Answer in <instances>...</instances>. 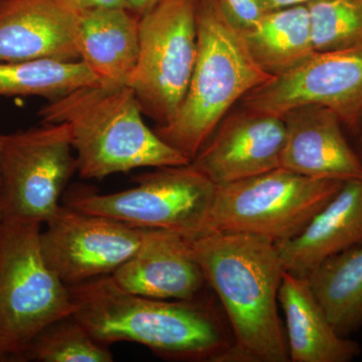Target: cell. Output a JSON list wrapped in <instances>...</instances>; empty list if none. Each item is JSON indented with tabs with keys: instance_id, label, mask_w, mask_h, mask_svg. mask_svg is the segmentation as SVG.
<instances>
[{
	"instance_id": "cell-1",
	"label": "cell",
	"mask_w": 362,
	"mask_h": 362,
	"mask_svg": "<svg viewBox=\"0 0 362 362\" xmlns=\"http://www.w3.org/2000/svg\"><path fill=\"white\" fill-rule=\"evenodd\" d=\"M188 240L232 329L221 362L290 361L277 307L285 269L275 242L214 230Z\"/></svg>"
},
{
	"instance_id": "cell-2",
	"label": "cell",
	"mask_w": 362,
	"mask_h": 362,
	"mask_svg": "<svg viewBox=\"0 0 362 362\" xmlns=\"http://www.w3.org/2000/svg\"><path fill=\"white\" fill-rule=\"evenodd\" d=\"M73 316L107 345L134 342L168 361L221 362L232 345L213 303L153 299L124 291L111 275L69 286Z\"/></svg>"
},
{
	"instance_id": "cell-3",
	"label": "cell",
	"mask_w": 362,
	"mask_h": 362,
	"mask_svg": "<svg viewBox=\"0 0 362 362\" xmlns=\"http://www.w3.org/2000/svg\"><path fill=\"white\" fill-rule=\"evenodd\" d=\"M143 115L128 86H85L40 111L44 123L68 124L78 171L86 180L189 164L187 157L150 129Z\"/></svg>"
},
{
	"instance_id": "cell-4",
	"label": "cell",
	"mask_w": 362,
	"mask_h": 362,
	"mask_svg": "<svg viewBox=\"0 0 362 362\" xmlns=\"http://www.w3.org/2000/svg\"><path fill=\"white\" fill-rule=\"evenodd\" d=\"M273 78L252 58L218 0H197V54L187 94L175 119L154 131L192 161L233 105Z\"/></svg>"
},
{
	"instance_id": "cell-5",
	"label": "cell",
	"mask_w": 362,
	"mask_h": 362,
	"mask_svg": "<svg viewBox=\"0 0 362 362\" xmlns=\"http://www.w3.org/2000/svg\"><path fill=\"white\" fill-rule=\"evenodd\" d=\"M40 233L35 221H0V341L9 361H18L40 331L74 312L70 288L45 261Z\"/></svg>"
},
{
	"instance_id": "cell-6",
	"label": "cell",
	"mask_w": 362,
	"mask_h": 362,
	"mask_svg": "<svg viewBox=\"0 0 362 362\" xmlns=\"http://www.w3.org/2000/svg\"><path fill=\"white\" fill-rule=\"evenodd\" d=\"M343 181L277 168L216 187L209 230L249 233L275 243L293 239L337 194Z\"/></svg>"
},
{
	"instance_id": "cell-7",
	"label": "cell",
	"mask_w": 362,
	"mask_h": 362,
	"mask_svg": "<svg viewBox=\"0 0 362 362\" xmlns=\"http://www.w3.org/2000/svg\"><path fill=\"white\" fill-rule=\"evenodd\" d=\"M137 185L114 194L77 192L65 206L149 230L194 238L211 232L216 185L192 164L156 168L134 177Z\"/></svg>"
},
{
	"instance_id": "cell-8",
	"label": "cell",
	"mask_w": 362,
	"mask_h": 362,
	"mask_svg": "<svg viewBox=\"0 0 362 362\" xmlns=\"http://www.w3.org/2000/svg\"><path fill=\"white\" fill-rule=\"evenodd\" d=\"M197 54V0H160L139 18V52L128 82L156 127L180 110Z\"/></svg>"
},
{
	"instance_id": "cell-9",
	"label": "cell",
	"mask_w": 362,
	"mask_h": 362,
	"mask_svg": "<svg viewBox=\"0 0 362 362\" xmlns=\"http://www.w3.org/2000/svg\"><path fill=\"white\" fill-rule=\"evenodd\" d=\"M68 124L2 135L0 211L2 216L47 223L57 214L69 180L78 171Z\"/></svg>"
},
{
	"instance_id": "cell-10",
	"label": "cell",
	"mask_w": 362,
	"mask_h": 362,
	"mask_svg": "<svg viewBox=\"0 0 362 362\" xmlns=\"http://www.w3.org/2000/svg\"><path fill=\"white\" fill-rule=\"evenodd\" d=\"M240 101L247 110L279 117L297 107L319 105L334 112L343 126L356 129L362 121V45L315 52Z\"/></svg>"
},
{
	"instance_id": "cell-11",
	"label": "cell",
	"mask_w": 362,
	"mask_h": 362,
	"mask_svg": "<svg viewBox=\"0 0 362 362\" xmlns=\"http://www.w3.org/2000/svg\"><path fill=\"white\" fill-rule=\"evenodd\" d=\"M45 225L42 254L66 286L112 275L138 252L149 230L66 206Z\"/></svg>"
},
{
	"instance_id": "cell-12",
	"label": "cell",
	"mask_w": 362,
	"mask_h": 362,
	"mask_svg": "<svg viewBox=\"0 0 362 362\" xmlns=\"http://www.w3.org/2000/svg\"><path fill=\"white\" fill-rule=\"evenodd\" d=\"M286 128L282 117L247 110L228 114L190 161L216 187L280 168Z\"/></svg>"
},
{
	"instance_id": "cell-13",
	"label": "cell",
	"mask_w": 362,
	"mask_h": 362,
	"mask_svg": "<svg viewBox=\"0 0 362 362\" xmlns=\"http://www.w3.org/2000/svg\"><path fill=\"white\" fill-rule=\"evenodd\" d=\"M73 0H0V62L81 61Z\"/></svg>"
},
{
	"instance_id": "cell-14",
	"label": "cell",
	"mask_w": 362,
	"mask_h": 362,
	"mask_svg": "<svg viewBox=\"0 0 362 362\" xmlns=\"http://www.w3.org/2000/svg\"><path fill=\"white\" fill-rule=\"evenodd\" d=\"M111 277L124 291L153 299L192 301L209 287L188 238L166 230H148L138 252Z\"/></svg>"
},
{
	"instance_id": "cell-15",
	"label": "cell",
	"mask_w": 362,
	"mask_h": 362,
	"mask_svg": "<svg viewBox=\"0 0 362 362\" xmlns=\"http://www.w3.org/2000/svg\"><path fill=\"white\" fill-rule=\"evenodd\" d=\"M286 128L281 166L322 180H362V161L343 133L334 112L305 105L282 116Z\"/></svg>"
},
{
	"instance_id": "cell-16",
	"label": "cell",
	"mask_w": 362,
	"mask_h": 362,
	"mask_svg": "<svg viewBox=\"0 0 362 362\" xmlns=\"http://www.w3.org/2000/svg\"><path fill=\"white\" fill-rule=\"evenodd\" d=\"M361 243L362 180H350L299 235L275 244L285 271L308 277L325 259Z\"/></svg>"
},
{
	"instance_id": "cell-17",
	"label": "cell",
	"mask_w": 362,
	"mask_h": 362,
	"mask_svg": "<svg viewBox=\"0 0 362 362\" xmlns=\"http://www.w3.org/2000/svg\"><path fill=\"white\" fill-rule=\"evenodd\" d=\"M278 302L285 314L290 361L350 362L361 354L358 343L338 334L308 278L285 271Z\"/></svg>"
},
{
	"instance_id": "cell-18",
	"label": "cell",
	"mask_w": 362,
	"mask_h": 362,
	"mask_svg": "<svg viewBox=\"0 0 362 362\" xmlns=\"http://www.w3.org/2000/svg\"><path fill=\"white\" fill-rule=\"evenodd\" d=\"M139 18L125 7L81 11V61L101 85L127 86L139 52Z\"/></svg>"
},
{
	"instance_id": "cell-19",
	"label": "cell",
	"mask_w": 362,
	"mask_h": 362,
	"mask_svg": "<svg viewBox=\"0 0 362 362\" xmlns=\"http://www.w3.org/2000/svg\"><path fill=\"white\" fill-rule=\"evenodd\" d=\"M243 35L252 58L273 77L297 68L315 52L306 4L268 11Z\"/></svg>"
},
{
	"instance_id": "cell-20",
	"label": "cell",
	"mask_w": 362,
	"mask_h": 362,
	"mask_svg": "<svg viewBox=\"0 0 362 362\" xmlns=\"http://www.w3.org/2000/svg\"><path fill=\"white\" fill-rule=\"evenodd\" d=\"M312 291L338 334L362 327V243L322 262L309 274Z\"/></svg>"
},
{
	"instance_id": "cell-21",
	"label": "cell",
	"mask_w": 362,
	"mask_h": 362,
	"mask_svg": "<svg viewBox=\"0 0 362 362\" xmlns=\"http://www.w3.org/2000/svg\"><path fill=\"white\" fill-rule=\"evenodd\" d=\"M101 85L84 62H0V96H39L49 101L85 86Z\"/></svg>"
},
{
	"instance_id": "cell-22",
	"label": "cell",
	"mask_w": 362,
	"mask_h": 362,
	"mask_svg": "<svg viewBox=\"0 0 362 362\" xmlns=\"http://www.w3.org/2000/svg\"><path fill=\"white\" fill-rule=\"evenodd\" d=\"M110 345L99 341L73 316L44 328L21 352L18 361L112 362Z\"/></svg>"
},
{
	"instance_id": "cell-23",
	"label": "cell",
	"mask_w": 362,
	"mask_h": 362,
	"mask_svg": "<svg viewBox=\"0 0 362 362\" xmlns=\"http://www.w3.org/2000/svg\"><path fill=\"white\" fill-rule=\"evenodd\" d=\"M306 6L315 52L362 45V0H311Z\"/></svg>"
},
{
	"instance_id": "cell-24",
	"label": "cell",
	"mask_w": 362,
	"mask_h": 362,
	"mask_svg": "<svg viewBox=\"0 0 362 362\" xmlns=\"http://www.w3.org/2000/svg\"><path fill=\"white\" fill-rule=\"evenodd\" d=\"M218 4L228 23L242 33L254 28L268 13L262 0H218Z\"/></svg>"
},
{
	"instance_id": "cell-25",
	"label": "cell",
	"mask_w": 362,
	"mask_h": 362,
	"mask_svg": "<svg viewBox=\"0 0 362 362\" xmlns=\"http://www.w3.org/2000/svg\"><path fill=\"white\" fill-rule=\"evenodd\" d=\"M81 11L98 8H117L125 7L126 0H73Z\"/></svg>"
},
{
	"instance_id": "cell-26",
	"label": "cell",
	"mask_w": 362,
	"mask_h": 362,
	"mask_svg": "<svg viewBox=\"0 0 362 362\" xmlns=\"http://www.w3.org/2000/svg\"><path fill=\"white\" fill-rule=\"evenodd\" d=\"M160 0H126V6L131 13L141 18L143 14L146 13L150 9L153 8Z\"/></svg>"
},
{
	"instance_id": "cell-27",
	"label": "cell",
	"mask_w": 362,
	"mask_h": 362,
	"mask_svg": "<svg viewBox=\"0 0 362 362\" xmlns=\"http://www.w3.org/2000/svg\"><path fill=\"white\" fill-rule=\"evenodd\" d=\"M311 0H262L267 11H277L287 7L305 6Z\"/></svg>"
},
{
	"instance_id": "cell-28",
	"label": "cell",
	"mask_w": 362,
	"mask_h": 362,
	"mask_svg": "<svg viewBox=\"0 0 362 362\" xmlns=\"http://www.w3.org/2000/svg\"><path fill=\"white\" fill-rule=\"evenodd\" d=\"M9 361L8 354L4 349V345H2L1 341H0V361Z\"/></svg>"
},
{
	"instance_id": "cell-29",
	"label": "cell",
	"mask_w": 362,
	"mask_h": 362,
	"mask_svg": "<svg viewBox=\"0 0 362 362\" xmlns=\"http://www.w3.org/2000/svg\"><path fill=\"white\" fill-rule=\"evenodd\" d=\"M356 152H357V154H358L359 157H361V159L362 161V131H361V137H359L358 147H357Z\"/></svg>"
},
{
	"instance_id": "cell-30",
	"label": "cell",
	"mask_w": 362,
	"mask_h": 362,
	"mask_svg": "<svg viewBox=\"0 0 362 362\" xmlns=\"http://www.w3.org/2000/svg\"><path fill=\"white\" fill-rule=\"evenodd\" d=\"M1 218H2V214H1V211H0V221H1Z\"/></svg>"
},
{
	"instance_id": "cell-31",
	"label": "cell",
	"mask_w": 362,
	"mask_h": 362,
	"mask_svg": "<svg viewBox=\"0 0 362 362\" xmlns=\"http://www.w3.org/2000/svg\"><path fill=\"white\" fill-rule=\"evenodd\" d=\"M1 134H0V143H1Z\"/></svg>"
}]
</instances>
